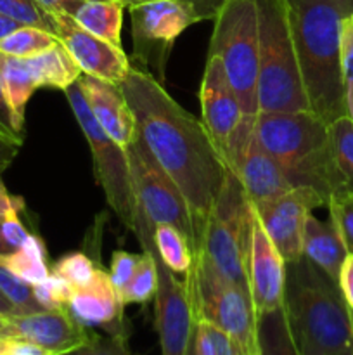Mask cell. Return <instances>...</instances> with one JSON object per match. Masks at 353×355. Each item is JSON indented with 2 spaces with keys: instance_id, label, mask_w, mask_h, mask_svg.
Returning a JSON list of instances; mask_svg holds the SVG:
<instances>
[{
  "instance_id": "obj_1",
  "label": "cell",
  "mask_w": 353,
  "mask_h": 355,
  "mask_svg": "<svg viewBox=\"0 0 353 355\" xmlns=\"http://www.w3.org/2000/svg\"><path fill=\"white\" fill-rule=\"evenodd\" d=\"M121 90L134 113L135 128L185 198L199 245L204 222L227 179V165L203 121L183 110L151 73L132 66Z\"/></svg>"
},
{
  "instance_id": "obj_2",
  "label": "cell",
  "mask_w": 353,
  "mask_h": 355,
  "mask_svg": "<svg viewBox=\"0 0 353 355\" xmlns=\"http://www.w3.org/2000/svg\"><path fill=\"white\" fill-rule=\"evenodd\" d=\"M284 6L310 111L331 125L348 114L339 35L353 0H284Z\"/></svg>"
},
{
  "instance_id": "obj_3",
  "label": "cell",
  "mask_w": 353,
  "mask_h": 355,
  "mask_svg": "<svg viewBox=\"0 0 353 355\" xmlns=\"http://www.w3.org/2000/svg\"><path fill=\"white\" fill-rule=\"evenodd\" d=\"M282 309L301 355H353V329L341 290L307 257L286 263Z\"/></svg>"
},
{
  "instance_id": "obj_4",
  "label": "cell",
  "mask_w": 353,
  "mask_h": 355,
  "mask_svg": "<svg viewBox=\"0 0 353 355\" xmlns=\"http://www.w3.org/2000/svg\"><path fill=\"white\" fill-rule=\"evenodd\" d=\"M255 132L291 187H310L325 201L341 194L332 165L329 125L314 111H258Z\"/></svg>"
},
{
  "instance_id": "obj_5",
  "label": "cell",
  "mask_w": 353,
  "mask_h": 355,
  "mask_svg": "<svg viewBox=\"0 0 353 355\" xmlns=\"http://www.w3.org/2000/svg\"><path fill=\"white\" fill-rule=\"evenodd\" d=\"M258 111L310 110L284 0H256Z\"/></svg>"
},
{
  "instance_id": "obj_6",
  "label": "cell",
  "mask_w": 353,
  "mask_h": 355,
  "mask_svg": "<svg viewBox=\"0 0 353 355\" xmlns=\"http://www.w3.org/2000/svg\"><path fill=\"white\" fill-rule=\"evenodd\" d=\"M196 319L227 333L246 355H260L258 315L246 288L225 279L201 252L183 276Z\"/></svg>"
},
{
  "instance_id": "obj_7",
  "label": "cell",
  "mask_w": 353,
  "mask_h": 355,
  "mask_svg": "<svg viewBox=\"0 0 353 355\" xmlns=\"http://www.w3.org/2000/svg\"><path fill=\"white\" fill-rule=\"evenodd\" d=\"M208 55L220 59L244 114L258 113L256 0H227L213 19Z\"/></svg>"
},
{
  "instance_id": "obj_8",
  "label": "cell",
  "mask_w": 353,
  "mask_h": 355,
  "mask_svg": "<svg viewBox=\"0 0 353 355\" xmlns=\"http://www.w3.org/2000/svg\"><path fill=\"white\" fill-rule=\"evenodd\" d=\"M253 207L237 177L228 170L224 187L203 225L201 252L211 266L232 283L248 288V255L251 243Z\"/></svg>"
},
{
  "instance_id": "obj_9",
  "label": "cell",
  "mask_w": 353,
  "mask_h": 355,
  "mask_svg": "<svg viewBox=\"0 0 353 355\" xmlns=\"http://www.w3.org/2000/svg\"><path fill=\"white\" fill-rule=\"evenodd\" d=\"M66 99L71 106L73 114L89 142L90 155L93 162V172L99 186L102 187L104 196L111 210L118 215L121 224L134 231L137 220L138 203L135 198L134 184H132L130 166H128L127 151L123 146L114 142L106 132L100 128L93 114L87 107L80 87L73 83L64 90Z\"/></svg>"
},
{
  "instance_id": "obj_10",
  "label": "cell",
  "mask_w": 353,
  "mask_h": 355,
  "mask_svg": "<svg viewBox=\"0 0 353 355\" xmlns=\"http://www.w3.org/2000/svg\"><path fill=\"white\" fill-rule=\"evenodd\" d=\"M127 9L132 24V54L137 68L165 83L166 64L176 38L199 19L180 0H142Z\"/></svg>"
},
{
  "instance_id": "obj_11",
  "label": "cell",
  "mask_w": 353,
  "mask_h": 355,
  "mask_svg": "<svg viewBox=\"0 0 353 355\" xmlns=\"http://www.w3.org/2000/svg\"><path fill=\"white\" fill-rule=\"evenodd\" d=\"M125 151L130 166L135 198L141 210L154 225H175L185 236L194 253L197 246L196 225L189 205L176 184L159 166L138 132H135L134 139L125 148Z\"/></svg>"
},
{
  "instance_id": "obj_12",
  "label": "cell",
  "mask_w": 353,
  "mask_h": 355,
  "mask_svg": "<svg viewBox=\"0 0 353 355\" xmlns=\"http://www.w3.org/2000/svg\"><path fill=\"white\" fill-rule=\"evenodd\" d=\"M255 116L244 114L239 123L228 148L227 168L237 177L251 207H260L293 187L279 163L256 137Z\"/></svg>"
},
{
  "instance_id": "obj_13",
  "label": "cell",
  "mask_w": 353,
  "mask_h": 355,
  "mask_svg": "<svg viewBox=\"0 0 353 355\" xmlns=\"http://www.w3.org/2000/svg\"><path fill=\"white\" fill-rule=\"evenodd\" d=\"M325 201L310 187H293L282 196L253 207L260 224L273 243L284 262H296L303 257V231L307 217Z\"/></svg>"
},
{
  "instance_id": "obj_14",
  "label": "cell",
  "mask_w": 353,
  "mask_h": 355,
  "mask_svg": "<svg viewBox=\"0 0 353 355\" xmlns=\"http://www.w3.org/2000/svg\"><path fill=\"white\" fill-rule=\"evenodd\" d=\"M201 121L215 149L227 165L230 141L244 118L237 96L228 83L220 59L208 55L199 85Z\"/></svg>"
},
{
  "instance_id": "obj_15",
  "label": "cell",
  "mask_w": 353,
  "mask_h": 355,
  "mask_svg": "<svg viewBox=\"0 0 353 355\" xmlns=\"http://www.w3.org/2000/svg\"><path fill=\"white\" fill-rule=\"evenodd\" d=\"M52 16L55 37L75 59L82 73L113 85H121L127 80L132 64L123 49L83 30L69 14L52 12Z\"/></svg>"
},
{
  "instance_id": "obj_16",
  "label": "cell",
  "mask_w": 353,
  "mask_h": 355,
  "mask_svg": "<svg viewBox=\"0 0 353 355\" xmlns=\"http://www.w3.org/2000/svg\"><path fill=\"white\" fill-rule=\"evenodd\" d=\"M248 288L256 315L282 307L286 262L273 246L253 210L251 243L248 255Z\"/></svg>"
},
{
  "instance_id": "obj_17",
  "label": "cell",
  "mask_w": 353,
  "mask_h": 355,
  "mask_svg": "<svg viewBox=\"0 0 353 355\" xmlns=\"http://www.w3.org/2000/svg\"><path fill=\"white\" fill-rule=\"evenodd\" d=\"M9 324V338L26 340L55 355L80 347L92 333L73 318L69 309L10 315Z\"/></svg>"
},
{
  "instance_id": "obj_18",
  "label": "cell",
  "mask_w": 353,
  "mask_h": 355,
  "mask_svg": "<svg viewBox=\"0 0 353 355\" xmlns=\"http://www.w3.org/2000/svg\"><path fill=\"white\" fill-rule=\"evenodd\" d=\"M123 307L107 270L97 266L92 279L73 290L69 312L85 328H104L107 333H127Z\"/></svg>"
},
{
  "instance_id": "obj_19",
  "label": "cell",
  "mask_w": 353,
  "mask_h": 355,
  "mask_svg": "<svg viewBox=\"0 0 353 355\" xmlns=\"http://www.w3.org/2000/svg\"><path fill=\"white\" fill-rule=\"evenodd\" d=\"M87 107L104 132L127 148L135 135V118L127 103L121 85H113L104 80L82 73L76 80Z\"/></svg>"
},
{
  "instance_id": "obj_20",
  "label": "cell",
  "mask_w": 353,
  "mask_h": 355,
  "mask_svg": "<svg viewBox=\"0 0 353 355\" xmlns=\"http://www.w3.org/2000/svg\"><path fill=\"white\" fill-rule=\"evenodd\" d=\"M346 255L348 250L343 245L332 222L320 220L314 214L308 215L303 231V257L338 284L339 269Z\"/></svg>"
},
{
  "instance_id": "obj_21",
  "label": "cell",
  "mask_w": 353,
  "mask_h": 355,
  "mask_svg": "<svg viewBox=\"0 0 353 355\" xmlns=\"http://www.w3.org/2000/svg\"><path fill=\"white\" fill-rule=\"evenodd\" d=\"M127 6L116 0H87L76 6L69 16L89 33L123 49L121 28Z\"/></svg>"
},
{
  "instance_id": "obj_22",
  "label": "cell",
  "mask_w": 353,
  "mask_h": 355,
  "mask_svg": "<svg viewBox=\"0 0 353 355\" xmlns=\"http://www.w3.org/2000/svg\"><path fill=\"white\" fill-rule=\"evenodd\" d=\"M26 61L40 89L47 87V89H59L64 92L68 87L76 83V80L82 75V69L78 68L75 59L69 55L61 42L38 55L26 58Z\"/></svg>"
},
{
  "instance_id": "obj_23",
  "label": "cell",
  "mask_w": 353,
  "mask_h": 355,
  "mask_svg": "<svg viewBox=\"0 0 353 355\" xmlns=\"http://www.w3.org/2000/svg\"><path fill=\"white\" fill-rule=\"evenodd\" d=\"M0 75H2L3 92H6L7 103L17 123L24 128V114H26L28 101L40 89L31 71L26 59L9 58L0 54Z\"/></svg>"
},
{
  "instance_id": "obj_24",
  "label": "cell",
  "mask_w": 353,
  "mask_h": 355,
  "mask_svg": "<svg viewBox=\"0 0 353 355\" xmlns=\"http://www.w3.org/2000/svg\"><path fill=\"white\" fill-rule=\"evenodd\" d=\"M0 263L31 286L42 283L51 276L47 248H45L44 239L35 232H31L26 241L17 250L0 255Z\"/></svg>"
},
{
  "instance_id": "obj_25",
  "label": "cell",
  "mask_w": 353,
  "mask_h": 355,
  "mask_svg": "<svg viewBox=\"0 0 353 355\" xmlns=\"http://www.w3.org/2000/svg\"><path fill=\"white\" fill-rule=\"evenodd\" d=\"M332 165L341 184V194L353 193V118L341 116L329 125Z\"/></svg>"
},
{
  "instance_id": "obj_26",
  "label": "cell",
  "mask_w": 353,
  "mask_h": 355,
  "mask_svg": "<svg viewBox=\"0 0 353 355\" xmlns=\"http://www.w3.org/2000/svg\"><path fill=\"white\" fill-rule=\"evenodd\" d=\"M260 355H301L282 307L258 318Z\"/></svg>"
},
{
  "instance_id": "obj_27",
  "label": "cell",
  "mask_w": 353,
  "mask_h": 355,
  "mask_svg": "<svg viewBox=\"0 0 353 355\" xmlns=\"http://www.w3.org/2000/svg\"><path fill=\"white\" fill-rule=\"evenodd\" d=\"M154 246L159 259L172 272L185 276L192 263V250L185 236L175 225H154Z\"/></svg>"
},
{
  "instance_id": "obj_28",
  "label": "cell",
  "mask_w": 353,
  "mask_h": 355,
  "mask_svg": "<svg viewBox=\"0 0 353 355\" xmlns=\"http://www.w3.org/2000/svg\"><path fill=\"white\" fill-rule=\"evenodd\" d=\"M57 44V37L51 31L35 26H19L0 40V54L26 59Z\"/></svg>"
},
{
  "instance_id": "obj_29",
  "label": "cell",
  "mask_w": 353,
  "mask_h": 355,
  "mask_svg": "<svg viewBox=\"0 0 353 355\" xmlns=\"http://www.w3.org/2000/svg\"><path fill=\"white\" fill-rule=\"evenodd\" d=\"M156 290H158V269L152 255L145 250H142L141 260L132 276L130 283L120 295V300L123 305L137 304L145 305L147 302L154 300Z\"/></svg>"
},
{
  "instance_id": "obj_30",
  "label": "cell",
  "mask_w": 353,
  "mask_h": 355,
  "mask_svg": "<svg viewBox=\"0 0 353 355\" xmlns=\"http://www.w3.org/2000/svg\"><path fill=\"white\" fill-rule=\"evenodd\" d=\"M0 14L21 26H35L55 35L54 16L37 0H0Z\"/></svg>"
},
{
  "instance_id": "obj_31",
  "label": "cell",
  "mask_w": 353,
  "mask_h": 355,
  "mask_svg": "<svg viewBox=\"0 0 353 355\" xmlns=\"http://www.w3.org/2000/svg\"><path fill=\"white\" fill-rule=\"evenodd\" d=\"M196 354L197 355H246L241 347L225 331L211 322L196 319Z\"/></svg>"
},
{
  "instance_id": "obj_32",
  "label": "cell",
  "mask_w": 353,
  "mask_h": 355,
  "mask_svg": "<svg viewBox=\"0 0 353 355\" xmlns=\"http://www.w3.org/2000/svg\"><path fill=\"white\" fill-rule=\"evenodd\" d=\"M0 291L3 297L17 309L19 314H31V312H40L44 309L37 302L33 295V286L10 272L7 267L0 263Z\"/></svg>"
},
{
  "instance_id": "obj_33",
  "label": "cell",
  "mask_w": 353,
  "mask_h": 355,
  "mask_svg": "<svg viewBox=\"0 0 353 355\" xmlns=\"http://www.w3.org/2000/svg\"><path fill=\"white\" fill-rule=\"evenodd\" d=\"M96 267L97 263H93V260L90 259L87 253L71 252L62 255L61 259L51 267V272L62 277L64 281H68L71 286L78 288L92 279L93 272H96Z\"/></svg>"
},
{
  "instance_id": "obj_34",
  "label": "cell",
  "mask_w": 353,
  "mask_h": 355,
  "mask_svg": "<svg viewBox=\"0 0 353 355\" xmlns=\"http://www.w3.org/2000/svg\"><path fill=\"white\" fill-rule=\"evenodd\" d=\"M327 210L329 220L338 231L343 245L348 253H353V193L329 198Z\"/></svg>"
},
{
  "instance_id": "obj_35",
  "label": "cell",
  "mask_w": 353,
  "mask_h": 355,
  "mask_svg": "<svg viewBox=\"0 0 353 355\" xmlns=\"http://www.w3.org/2000/svg\"><path fill=\"white\" fill-rule=\"evenodd\" d=\"M73 290L75 286H71L68 281L51 272L47 279L35 284L33 295L44 311H59V309H68Z\"/></svg>"
},
{
  "instance_id": "obj_36",
  "label": "cell",
  "mask_w": 353,
  "mask_h": 355,
  "mask_svg": "<svg viewBox=\"0 0 353 355\" xmlns=\"http://www.w3.org/2000/svg\"><path fill=\"white\" fill-rule=\"evenodd\" d=\"M339 62L348 114L353 118V12L343 19L339 35Z\"/></svg>"
},
{
  "instance_id": "obj_37",
  "label": "cell",
  "mask_w": 353,
  "mask_h": 355,
  "mask_svg": "<svg viewBox=\"0 0 353 355\" xmlns=\"http://www.w3.org/2000/svg\"><path fill=\"white\" fill-rule=\"evenodd\" d=\"M61 355H130L127 345V333H90L89 340L76 349Z\"/></svg>"
},
{
  "instance_id": "obj_38",
  "label": "cell",
  "mask_w": 353,
  "mask_h": 355,
  "mask_svg": "<svg viewBox=\"0 0 353 355\" xmlns=\"http://www.w3.org/2000/svg\"><path fill=\"white\" fill-rule=\"evenodd\" d=\"M141 255L142 253L135 255V253H128L125 252V250H116V252L111 255L109 276H111V281H113L114 288H116L118 297L123 293L127 284L130 283L132 276H134L135 269H137L138 266Z\"/></svg>"
},
{
  "instance_id": "obj_39",
  "label": "cell",
  "mask_w": 353,
  "mask_h": 355,
  "mask_svg": "<svg viewBox=\"0 0 353 355\" xmlns=\"http://www.w3.org/2000/svg\"><path fill=\"white\" fill-rule=\"evenodd\" d=\"M0 139H6V141L19 146V148L24 142V128L17 123L12 111H10L9 103H7L2 75H0Z\"/></svg>"
},
{
  "instance_id": "obj_40",
  "label": "cell",
  "mask_w": 353,
  "mask_h": 355,
  "mask_svg": "<svg viewBox=\"0 0 353 355\" xmlns=\"http://www.w3.org/2000/svg\"><path fill=\"white\" fill-rule=\"evenodd\" d=\"M0 231H2L3 243H6L10 252L19 248L26 241L28 236L31 234L26 225L23 224V220H21V214H12L3 218L2 224H0Z\"/></svg>"
},
{
  "instance_id": "obj_41",
  "label": "cell",
  "mask_w": 353,
  "mask_h": 355,
  "mask_svg": "<svg viewBox=\"0 0 353 355\" xmlns=\"http://www.w3.org/2000/svg\"><path fill=\"white\" fill-rule=\"evenodd\" d=\"M0 355H55L35 343L19 338H0Z\"/></svg>"
},
{
  "instance_id": "obj_42",
  "label": "cell",
  "mask_w": 353,
  "mask_h": 355,
  "mask_svg": "<svg viewBox=\"0 0 353 355\" xmlns=\"http://www.w3.org/2000/svg\"><path fill=\"white\" fill-rule=\"evenodd\" d=\"M338 286L341 290L343 298L346 302V307L353 311V253H348L343 260V266L339 269Z\"/></svg>"
},
{
  "instance_id": "obj_43",
  "label": "cell",
  "mask_w": 353,
  "mask_h": 355,
  "mask_svg": "<svg viewBox=\"0 0 353 355\" xmlns=\"http://www.w3.org/2000/svg\"><path fill=\"white\" fill-rule=\"evenodd\" d=\"M180 2L187 3L199 21H213L227 0H180Z\"/></svg>"
},
{
  "instance_id": "obj_44",
  "label": "cell",
  "mask_w": 353,
  "mask_h": 355,
  "mask_svg": "<svg viewBox=\"0 0 353 355\" xmlns=\"http://www.w3.org/2000/svg\"><path fill=\"white\" fill-rule=\"evenodd\" d=\"M42 7L48 10V12H66L69 14L76 6H80L82 2H87V0H37ZM116 2L125 3L127 7H130L132 3L142 2V0H116Z\"/></svg>"
},
{
  "instance_id": "obj_45",
  "label": "cell",
  "mask_w": 353,
  "mask_h": 355,
  "mask_svg": "<svg viewBox=\"0 0 353 355\" xmlns=\"http://www.w3.org/2000/svg\"><path fill=\"white\" fill-rule=\"evenodd\" d=\"M19 149V146L6 141V139H0V170L7 168L12 163V159L16 158Z\"/></svg>"
},
{
  "instance_id": "obj_46",
  "label": "cell",
  "mask_w": 353,
  "mask_h": 355,
  "mask_svg": "<svg viewBox=\"0 0 353 355\" xmlns=\"http://www.w3.org/2000/svg\"><path fill=\"white\" fill-rule=\"evenodd\" d=\"M19 26H21V24H17L16 21L9 19V17H6V16H2V14H0V40H2L3 37H7L10 31H14L16 28H19Z\"/></svg>"
},
{
  "instance_id": "obj_47",
  "label": "cell",
  "mask_w": 353,
  "mask_h": 355,
  "mask_svg": "<svg viewBox=\"0 0 353 355\" xmlns=\"http://www.w3.org/2000/svg\"><path fill=\"white\" fill-rule=\"evenodd\" d=\"M0 314L3 315H19V312H17V309L14 307L12 304H10L9 300H7L6 297L2 295V291H0Z\"/></svg>"
},
{
  "instance_id": "obj_48",
  "label": "cell",
  "mask_w": 353,
  "mask_h": 355,
  "mask_svg": "<svg viewBox=\"0 0 353 355\" xmlns=\"http://www.w3.org/2000/svg\"><path fill=\"white\" fill-rule=\"evenodd\" d=\"M9 315L0 314V338H9Z\"/></svg>"
},
{
  "instance_id": "obj_49",
  "label": "cell",
  "mask_w": 353,
  "mask_h": 355,
  "mask_svg": "<svg viewBox=\"0 0 353 355\" xmlns=\"http://www.w3.org/2000/svg\"><path fill=\"white\" fill-rule=\"evenodd\" d=\"M6 253H10V250L7 248V245H6V243H3L2 231H0V255H6Z\"/></svg>"
},
{
  "instance_id": "obj_50",
  "label": "cell",
  "mask_w": 353,
  "mask_h": 355,
  "mask_svg": "<svg viewBox=\"0 0 353 355\" xmlns=\"http://www.w3.org/2000/svg\"><path fill=\"white\" fill-rule=\"evenodd\" d=\"M348 312H350V322H352V329H353V311H350L348 309Z\"/></svg>"
},
{
  "instance_id": "obj_51",
  "label": "cell",
  "mask_w": 353,
  "mask_h": 355,
  "mask_svg": "<svg viewBox=\"0 0 353 355\" xmlns=\"http://www.w3.org/2000/svg\"><path fill=\"white\" fill-rule=\"evenodd\" d=\"M190 355H197V354H196V350H194V352H192V354H190Z\"/></svg>"
}]
</instances>
